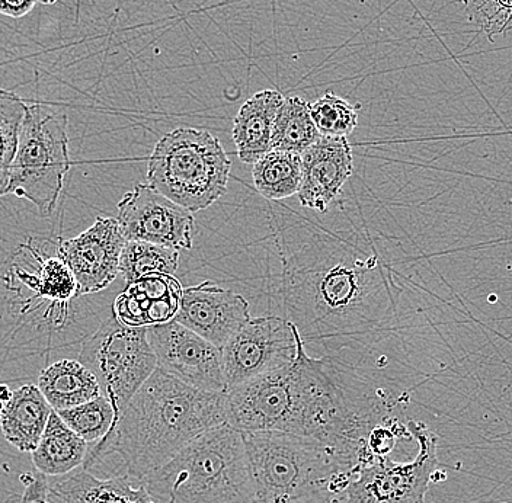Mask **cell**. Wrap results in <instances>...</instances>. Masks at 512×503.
Segmentation results:
<instances>
[{
    "label": "cell",
    "instance_id": "cell-1",
    "mask_svg": "<svg viewBox=\"0 0 512 503\" xmlns=\"http://www.w3.org/2000/svg\"><path fill=\"white\" fill-rule=\"evenodd\" d=\"M226 422L243 432H286L328 442L357 463L366 421L345 402L325 360L307 355L226 393Z\"/></svg>",
    "mask_w": 512,
    "mask_h": 503
},
{
    "label": "cell",
    "instance_id": "cell-2",
    "mask_svg": "<svg viewBox=\"0 0 512 503\" xmlns=\"http://www.w3.org/2000/svg\"><path fill=\"white\" fill-rule=\"evenodd\" d=\"M226 422V393L207 392L156 368L134 394L110 434L89 445L82 469L107 457L123 461L126 476L142 482L195 438Z\"/></svg>",
    "mask_w": 512,
    "mask_h": 503
},
{
    "label": "cell",
    "instance_id": "cell-3",
    "mask_svg": "<svg viewBox=\"0 0 512 503\" xmlns=\"http://www.w3.org/2000/svg\"><path fill=\"white\" fill-rule=\"evenodd\" d=\"M243 438L256 503L342 502L355 464L334 445L275 431L246 432Z\"/></svg>",
    "mask_w": 512,
    "mask_h": 503
},
{
    "label": "cell",
    "instance_id": "cell-4",
    "mask_svg": "<svg viewBox=\"0 0 512 503\" xmlns=\"http://www.w3.org/2000/svg\"><path fill=\"white\" fill-rule=\"evenodd\" d=\"M156 503H256L242 432L224 422L142 480Z\"/></svg>",
    "mask_w": 512,
    "mask_h": 503
},
{
    "label": "cell",
    "instance_id": "cell-5",
    "mask_svg": "<svg viewBox=\"0 0 512 503\" xmlns=\"http://www.w3.org/2000/svg\"><path fill=\"white\" fill-rule=\"evenodd\" d=\"M232 160L213 134L176 128L156 143L147 163V184L191 213L226 194Z\"/></svg>",
    "mask_w": 512,
    "mask_h": 503
},
{
    "label": "cell",
    "instance_id": "cell-6",
    "mask_svg": "<svg viewBox=\"0 0 512 503\" xmlns=\"http://www.w3.org/2000/svg\"><path fill=\"white\" fill-rule=\"evenodd\" d=\"M70 171L67 115L44 102H28L8 194L30 201L43 219L56 210Z\"/></svg>",
    "mask_w": 512,
    "mask_h": 503
},
{
    "label": "cell",
    "instance_id": "cell-7",
    "mask_svg": "<svg viewBox=\"0 0 512 503\" xmlns=\"http://www.w3.org/2000/svg\"><path fill=\"white\" fill-rule=\"evenodd\" d=\"M79 361L94 373L102 396L115 410V422L134 394L158 368L146 328H127L114 316L85 342ZM115 425V424H114Z\"/></svg>",
    "mask_w": 512,
    "mask_h": 503
},
{
    "label": "cell",
    "instance_id": "cell-8",
    "mask_svg": "<svg viewBox=\"0 0 512 503\" xmlns=\"http://www.w3.org/2000/svg\"><path fill=\"white\" fill-rule=\"evenodd\" d=\"M408 429L418 442L414 460L395 463L387 457L374 458L355 470L341 503H424L440 466L438 437L422 422L411 421Z\"/></svg>",
    "mask_w": 512,
    "mask_h": 503
},
{
    "label": "cell",
    "instance_id": "cell-9",
    "mask_svg": "<svg viewBox=\"0 0 512 503\" xmlns=\"http://www.w3.org/2000/svg\"><path fill=\"white\" fill-rule=\"evenodd\" d=\"M300 338L297 326L283 317H251L222 348L227 392L293 364Z\"/></svg>",
    "mask_w": 512,
    "mask_h": 503
},
{
    "label": "cell",
    "instance_id": "cell-10",
    "mask_svg": "<svg viewBox=\"0 0 512 503\" xmlns=\"http://www.w3.org/2000/svg\"><path fill=\"white\" fill-rule=\"evenodd\" d=\"M118 223L127 240L192 249L195 219L191 211L169 200L149 184H137L118 203Z\"/></svg>",
    "mask_w": 512,
    "mask_h": 503
},
{
    "label": "cell",
    "instance_id": "cell-11",
    "mask_svg": "<svg viewBox=\"0 0 512 503\" xmlns=\"http://www.w3.org/2000/svg\"><path fill=\"white\" fill-rule=\"evenodd\" d=\"M147 339L163 371L197 389L227 393L222 348L176 320L147 328Z\"/></svg>",
    "mask_w": 512,
    "mask_h": 503
},
{
    "label": "cell",
    "instance_id": "cell-12",
    "mask_svg": "<svg viewBox=\"0 0 512 503\" xmlns=\"http://www.w3.org/2000/svg\"><path fill=\"white\" fill-rule=\"evenodd\" d=\"M126 243L120 223L112 217H98L79 236L59 242L57 256L75 275L79 297L105 290L120 275Z\"/></svg>",
    "mask_w": 512,
    "mask_h": 503
},
{
    "label": "cell",
    "instance_id": "cell-13",
    "mask_svg": "<svg viewBox=\"0 0 512 503\" xmlns=\"http://www.w3.org/2000/svg\"><path fill=\"white\" fill-rule=\"evenodd\" d=\"M22 503H156L142 483L126 474L99 479L80 469L48 480L46 474H22Z\"/></svg>",
    "mask_w": 512,
    "mask_h": 503
},
{
    "label": "cell",
    "instance_id": "cell-14",
    "mask_svg": "<svg viewBox=\"0 0 512 503\" xmlns=\"http://www.w3.org/2000/svg\"><path fill=\"white\" fill-rule=\"evenodd\" d=\"M176 322L223 348L251 320L245 297L220 285L204 283L184 288Z\"/></svg>",
    "mask_w": 512,
    "mask_h": 503
},
{
    "label": "cell",
    "instance_id": "cell-15",
    "mask_svg": "<svg viewBox=\"0 0 512 503\" xmlns=\"http://www.w3.org/2000/svg\"><path fill=\"white\" fill-rule=\"evenodd\" d=\"M354 169L347 137L320 136L302 155V185L299 201L303 207L326 213L341 195Z\"/></svg>",
    "mask_w": 512,
    "mask_h": 503
},
{
    "label": "cell",
    "instance_id": "cell-16",
    "mask_svg": "<svg viewBox=\"0 0 512 503\" xmlns=\"http://www.w3.org/2000/svg\"><path fill=\"white\" fill-rule=\"evenodd\" d=\"M24 246L31 256L28 259L30 264L25 265L19 256L14 255V262L3 277L6 288L15 293L30 291L32 299L40 300L41 304L47 303L48 310H56L57 315L66 320L67 306L79 297L75 275L59 256H48L38 251L32 242Z\"/></svg>",
    "mask_w": 512,
    "mask_h": 503
},
{
    "label": "cell",
    "instance_id": "cell-17",
    "mask_svg": "<svg viewBox=\"0 0 512 503\" xmlns=\"http://www.w3.org/2000/svg\"><path fill=\"white\" fill-rule=\"evenodd\" d=\"M184 288L169 274H152L128 284L112 306V316L127 328H152L172 322L181 309Z\"/></svg>",
    "mask_w": 512,
    "mask_h": 503
},
{
    "label": "cell",
    "instance_id": "cell-18",
    "mask_svg": "<svg viewBox=\"0 0 512 503\" xmlns=\"http://www.w3.org/2000/svg\"><path fill=\"white\" fill-rule=\"evenodd\" d=\"M286 96L275 89L256 92L240 107L233 120V142L239 159L254 165L272 150L271 140L275 118Z\"/></svg>",
    "mask_w": 512,
    "mask_h": 503
},
{
    "label": "cell",
    "instance_id": "cell-19",
    "mask_svg": "<svg viewBox=\"0 0 512 503\" xmlns=\"http://www.w3.org/2000/svg\"><path fill=\"white\" fill-rule=\"evenodd\" d=\"M51 412L53 408L40 387L24 384L14 390L0 415L3 437L21 453H32L43 437Z\"/></svg>",
    "mask_w": 512,
    "mask_h": 503
},
{
    "label": "cell",
    "instance_id": "cell-20",
    "mask_svg": "<svg viewBox=\"0 0 512 503\" xmlns=\"http://www.w3.org/2000/svg\"><path fill=\"white\" fill-rule=\"evenodd\" d=\"M88 451V442L80 438L53 410L31 458L38 472L48 477H62L80 469Z\"/></svg>",
    "mask_w": 512,
    "mask_h": 503
},
{
    "label": "cell",
    "instance_id": "cell-21",
    "mask_svg": "<svg viewBox=\"0 0 512 503\" xmlns=\"http://www.w3.org/2000/svg\"><path fill=\"white\" fill-rule=\"evenodd\" d=\"M38 387L56 412L102 396L94 373L79 360H60L48 365L38 377Z\"/></svg>",
    "mask_w": 512,
    "mask_h": 503
},
{
    "label": "cell",
    "instance_id": "cell-22",
    "mask_svg": "<svg viewBox=\"0 0 512 503\" xmlns=\"http://www.w3.org/2000/svg\"><path fill=\"white\" fill-rule=\"evenodd\" d=\"M320 133L310 115V104L299 96H287L275 118L272 150L302 156L318 142Z\"/></svg>",
    "mask_w": 512,
    "mask_h": 503
},
{
    "label": "cell",
    "instance_id": "cell-23",
    "mask_svg": "<svg viewBox=\"0 0 512 503\" xmlns=\"http://www.w3.org/2000/svg\"><path fill=\"white\" fill-rule=\"evenodd\" d=\"M255 188L268 200H284L299 194L302 185V156L271 150L252 165Z\"/></svg>",
    "mask_w": 512,
    "mask_h": 503
},
{
    "label": "cell",
    "instance_id": "cell-24",
    "mask_svg": "<svg viewBox=\"0 0 512 503\" xmlns=\"http://www.w3.org/2000/svg\"><path fill=\"white\" fill-rule=\"evenodd\" d=\"M178 265L179 251L176 249L127 240L121 253L120 275L128 285L147 275H174Z\"/></svg>",
    "mask_w": 512,
    "mask_h": 503
},
{
    "label": "cell",
    "instance_id": "cell-25",
    "mask_svg": "<svg viewBox=\"0 0 512 503\" xmlns=\"http://www.w3.org/2000/svg\"><path fill=\"white\" fill-rule=\"evenodd\" d=\"M28 102L0 88V197L8 195L9 173Z\"/></svg>",
    "mask_w": 512,
    "mask_h": 503
},
{
    "label": "cell",
    "instance_id": "cell-26",
    "mask_svg": "<svg viewBox=\"0 0 512 503\" xmlns=\"http://www.w3.org/2000/svg\"><path fill=\"white\" fill-rule=\"evenodd\" d=\"M57 413L89 445L107 437L115 424V410L105 396Z\"/></svg>",
    "mask_w": 512,
    "mask_h": 503
},
{
    "label": "cell",
    "instance_id": "cell-27",
    "mask_svg": "<svg viewBox=\"0 0 512 503\" xmlns=\"http://www.w3.org/2000/svg\"><path fill=\"white\" fill-rule=\"evenodd\" d=\"M360 105H352L341 96L326 92L310 104V115L320 136L348 137L358 126Z\"/></svg>",
    "mask_w": 512,
    "mask_h": 503
},
{
    "label": "cell",
    "instance_id": "cell-28",
    "mask_svg": "<svg viewBox=\"0 0 512 503\" xmlns=\"http://www.w3.org/2000/svg\"><path fill=\"white\" fill-rule=\"evenodd\" d=\"M470 21L489 40L512 30V0H464Z\"/></svg>",
    "mask_w": 512,
    "mask_h": 503
},
{
    "label": "cell",
    "instance_id": "cell-29",
    "mask_svg": "<svg viewBox=\"0 0 512 503\" xmlns=\"http://www.w3.org/2000/svg\"><path fill=\"white\" fill-rule=\"evenodd\" d=\"M354 280L350 272L334 271L323 284V293L334 306H344L355 293Z\"/></svg>",
    "mask_w": 512,
    "mask_h": 503
},
{
    "label": "cell",
    "instance_id": "cell-30",
    "mask_svg": "<svg viewBox=\"0 0 512 503\" xmlns=\"http://www.w3.org/2000/svg\"><path fill=\"white\" fill-rule=\"evenodd\" d=\"M38 0H0V15L19 19L30 14Z\"/></svg>",
    "mask_w": 512,
    "mask_h": 503
},
{
    "label": "cell",
    "instance_id": "cell-31",
    "mask_svg": "<svg viewBox=\"0 0 512 503\" xmlns=\"http://www.w3.org/2000/svg\"><path fill=\"white\" fill-rule=\"evenodd\" d=\"M12 396H14V390H12L8 384H0V400H2L5 405L12 399Z\"/></svg>",
    "mask_w": 512,
    "mask_h": 503
},
{
    "label": "cell",
    "instance_id": "cell-32",
    "mask_svg": "<svg viewBox=\"0 0 512 503\" xmlns=\"http://www.w3.org/2000/svg\"><path fill=\"white\" fill-rule=\"evenodd\" d=\"M5 503H22L21 496H11Z\"/></svg>",
    "mask_w": 512,
    "mask_h": 503
},
{
    "label": "cell",
    "instance_id": "cell-33",
    "mask_svg": "<svg viewBox=\"0 0 512 503\" xmlns=\"http://www.w3.org/2000/svg\"><path fill=\"white\" fill-rule=\"evenodd\" d=\"M38 2L43 3V5H54L59 0H38Z\"/></svg>",
    "mask_w": 512,
    "mask_h": 503
},
{
    "label": "cell",
    "instance_id": "cell-34",
    "mask_svg": "<svg viewBox=\"0 0 512 503\" xmlns=\"http://www.w3.org/2000/svg\"><path fill=\"white\" fill-rule=\"evenodd\" d=\"M3 409H5V403L0 400V415H2Z\"/></svg>",
    "mask_w": 512,
    "mask_h": 503
}]
</instances>
